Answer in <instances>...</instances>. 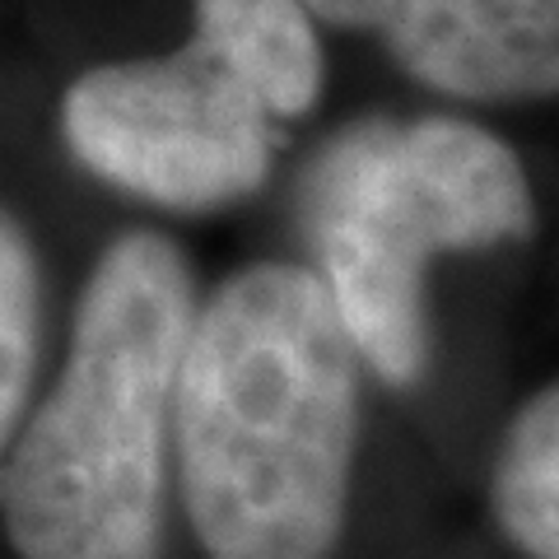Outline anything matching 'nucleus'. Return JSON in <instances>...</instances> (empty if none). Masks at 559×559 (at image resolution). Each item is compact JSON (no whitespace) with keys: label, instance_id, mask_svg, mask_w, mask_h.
<instances>
[{"label":"nucleus","instance_id":"f257e3e1","mask_svg":"<svg viewBox=\"0 0 559 559\" xmlns=\"http://www.w3.org/2000/svg\"><path fill=\"white\" fill-rule=\"evenodd\" d=\"M359 345L312 266L257 261L197 312L178 485L210 559H326L359 439Z\"/></svg>","mask_w":559,"mask_h":559},{"label":"nucleus","instance_id":"f03ea898","mask_svg":"<svg viewBox=\"0 0 559 559\" xmlns=\"http://www.w3.org/2000/svg\"><path fill=\"white\" fill-rule=\"evenodd\" d=\"M197 312L164 234L135 229L98 257L66 369L0 471L20 559H159L164 452Z\"/></svg>","mask_w":559,"mask_h":559},{"label":"nucleus","instance_id":"7ed1b4c3","mask_svg":"<svg viewBox=\"0 0 559 559\" xmlns=\"http://www.w3.org/2000/svg\"><path fill=\"white\" fill-rule=\"evenodd\" d=\"M304 229L364 364L406 388L429 355V261L527 238L536 201L522 159L476 121L369 117L308 164Z\"/></svg>","mask_w":559,"mask_h":559},{"label":"nucleus","instance_id":"20e7f679","mask_svg":"<svg viewBox=\"0 0 559 559\" xmlns=\"http://www.w3.org/2000/svg\"><path fill=\"white\" fill-rule=\"evenodd\" d=\"M280 117L205 38L108 61L70 84L61 135L103 182L168 210H215L266 182Z\"/></svg>","mask_w":559,"mask_h":559},{"label":"nucleus","instance_id":"39448f33","mask_svg":"<svg viewBox=\"0 0 559 559\" xmlns=\"http://www.w3.org/2000/svg\"><path fill=\"white\" fill-rule=\"evenodd\" d=\"M322 24L373 33L411 80L448 98L559 94V0H304Z\"/></svg>","mask_w":559,"mask_h":559},{"label":"nucleus","instance_id":"423d86ee","mask_svg":"<svg viewBox=\"0 0 559 559\" xmlns=\"http://www.w3.org/2000/svg\"><path fill=\"white\" fill-rule=\"evenodd\" d=\"M191 33L215 47L280 121L312 112L322 98L318 14L304 0H197Z\"/></svg>","mask_w":559,"mask_h":559},{"label":"nucleus","instance_id":"0eeeda50","mask_svg":"<svg viewBox=\"0 0 559 559\" xmlns=\"http://www.w3.org/2000/svg\"><path fill=\"white\" fill-rule=\"evenodd\" d=\"M495 518L532 559H559V382L536 392L503 433Z\"/></svg>","mask_w":559,"mask_h":559},{"label":"nucleus","instance_id":"6e6552de","mask_svg":"<svg viewBox=\"0 0 559 559\" xmlns=\"http://www.w3.org/2000/svg\"><path fill=\"white\" fill-rule=\"evenodd\" d=\"M38 257L20 219L0 210V452L14 443V429L28 406L33 369H38Z\"/></svg>","mask_w":559,"mask_h":559}]
</instances>
